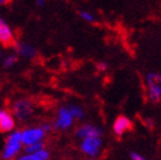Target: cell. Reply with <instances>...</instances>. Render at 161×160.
<instances>
[{
	"instance_id": "obj_23",
	"label": "cell",
	"mask_w": 161,
	"mask_h": 160,
	"mask_svg": "<svg viewBox=\"0 0 161 160\" xmlns=\"http://www.w3.org/2000/svg\"><path fill=\"white\" fill-rule=\"evenodd\" d=\"M89 160H99L98 158H94V159H89Z\"/></svg>"
},
{
	"instance_id": "obj_19",
	"label": "cell",
	"mask_w": 161,
	"mask_h": 160,
	"mask_svg": "<svg viewBox=\"0 0 161 160\" xmlns=\"http://www.w3.org/2000/svg\"><path fill=\"white\" fill-rule=\"evenodd\" d=\"M98 69L101 71H105L108 69V65H106V63H98Z\"/></svg>"
},
{
	"instance_id": "obj_16",
	"label": "cell",
	"mask_w": 161,
	"mask_h": 160,
	"mask_svg": "<svg viewBox=\"0 0 161 160\" xmlns=\"http://www.w3.org/2000/svg\"><path fill=\"white\" fill-rule=\"evenodd\" d=\"M80 17L82 20H85V21L87 22H94V20H95V17H94V15L92 14V13L89 12H86V10H81L80 12Z\"/></svg>"
},
{
	"instance_id": "obj_6",
	"label": "cell",
	"mask_w": 161,
	"mask_h": 160,
	"mask_svg": "<svg viewBox=\"0 0 161 160\" xmlns=\"http://www.w3.org/2000/svg\"><path fill=\"white\" fill-rule=\"evenodd\" d=\"M146 87L149 99L153 103H158L161 100V74L149 73L146 76Z\"/></svg>"
},
{
	"instance_id": "obj_10",
	"label": "cell",
	"mask_w": 161,
	"mask_h": 160,
	"mask_svg": "<svg viewBox=\"0 0 161 160\" xmlns=\"http://www.w3.org/2000/svg\"><path fill=\"white\" fill-rule=\"evenodd\" d=\"M131 128H133V123H131L129 118H127L126 116H119V117L114 120L113 126H112L113 133H114L118 137H121L125 133L129 132Z\"/></svg>"
},
{
	"instance_id": "obj_20",
	"label": "cell",
	"mask_w": 161,
	"mask_h": 160,
	"mask_svg": "<svg viewBox=\"0 0 161 160\" xmlns=\"http://www.w3.org/2000/svg\"><path fill=\"white\" fill-rule=\"evenodd\" d=\"M36 5L38 7H43L45 6V0H36Z\"/></svg>"
},
{
	"instance_id": "obj_7",
	"label": "cell",
	"mask_w": 161,
	"mask_h": 160,
	"mask_svg": "<svg viewBox=\"0 0 161 160\" xmlns=\"http://www.w3.org/2000/svg\"><path fill=\"white\" fill-rule=\"evenodd\" d=\"M102 128L93 123H82L75 129V136L79 140L88 139V137H102Z\"/></svg>"
},
{
	"instance_id": "obj_17",
	"label": "cell",
	"mask_w": 161,
	"mask_h": 160,
	"mask_svg": "<svg viewBox=\"0 0 161 160\" xmlns=\"http://www.w3.org/2000/svg\"><path fill=\"white\" fill-rule=\"evenodd\" d=\"M40 127L43 129V132L46 133L47 135L48 134H50V133L54 130V127H53V123H48V121H45V123H42L40 125Z\"/></svg>"
},
{
	"instance_id": "obj_21",
	"label": "cell",
	"mask_w": 161,
	"mask_h": 160,
	"mask_svg": "<svg viewBox=\"0 0 161 160\" xmlns=\"http://www.w3.org/2000/svg\"><path fill=\"white\" fill-rule=\"evenodd\" d=\"M145 121H146L145 123L150 127V128H152V126L154 125V123H153V120H152V119H145Z\"/></svg>"
},
{
	"instance_id": "obj_11",
	"label": "cell",
	"mask_w": 161,
	"mask_h": 160,
	"mask_svg": "<svg viewBox=\"0 0 161 160\" xmlns=\"http://www.w3.org/2000/svg\"><path fill=\"white\" fill-rule=\"evenodd\" d=\"M15 52L16 54H19V56L24 57V59L32 60L38 55L37 48L30 43L26 41H19L15 45Z\"/></svg>"
},
{
	"instance_id": "obj_24",
	"label": "cell",
	"mask_w": 161,
	"mask_h": 160,
	"mask_svg": "<svg viewBox=\"0 0 161 160\" xmlns=\"http://www.w3.org/2000/svg\"><path fill=\"white\" fill-rule=\"evenodd\" d=\"M0 57H1V52H0Z\"/></svg>"
},
{
	"instance_id": "obj_2",
	"label": "cell",
	"mask_w": 161,
	"mask_h": 160,
	"mask_svg": "<svg viewBox=\"0 0 161 160\" xmlns=\"http://www.w3.org/2000/svg\"><path fill=\"white\" fill-rule=\"evenodd\" d=\"M10 112L16 120L19 121H26L33 116L34 103L30 99H17L12 102Z\"/></svg>"
},
{
	"instance_id": "obj_1",
	"label": "cell",
	"mask_w": 161,
	"mask_h": 160,
	"mask_svg": "<svg viewBox=\"0 0 161 160\" xmlns=\"http://www.w3.org/2000/svg\"><path fill=\"white\" fill-rule=\"evenodd\" d=\"M23 143L21 140V132L13 130L7 135L5 140V144L0 153L1 160H14L23 152Z\"/></svg>"
},
{
	"instance_id": "obj_15",
	"label": "cell",
	"mask_w": 161,
	"mask_h": 160,
	"mask_svg": "<svg viewBox=\"0 0 161 160\" xmlns=\"http://www.w3.org/2000/svg\"><path fill=\"white\" fill-rule=\"evenodd\" d=\"M17 62V56L14 55V54H10V55H7L3 61V65L6 69H9L12 66L15 65V63Z\"/></svg>"
},
{
	"instance_id": "obj_5",
	"label": "cell",
	"mask_w": 161,
	"mask_h": 160,
	"mask_svg": "<svg viewBox=\"0 0 161 160\" xmlns=\"http://www.w3.org/2000/svg\"><path fill=\"white\" fill-rule=\"evenodd\" d=\"M73 123H75V118L72 117L68 105L59 106L57 112H56L55 120H54L53 123L54 129L64 132V130L70 129L73 126Z\"/></svg>"
},
{
	"instance_id": "obj_8",
	"label": "cell",
	"mask_w": 161,
	"mask_h": 160,
	"mask_svg": "<svg viewBox=\"0 0 161 160\" xmlns=\"http://www.w3.org/2000/svg\"><path fill=\"white\" fill-rule=\"evenodd\" d=\"M16 119L12 114V112L6 109H0V133L9 134L15 130Z\"/></svg>"
},
{
	"instance_id": "obj_3",
	"label": "cell",
	"mask_w": 161,
	"mask_h": 160,
	"mask_svg": "<svg viewBox=\"0 0 161 160\" xmlns=\"http://www.w3.org/2000/svg\"><path fill=\"white\" fill-rule=\"evenodd\" d=\"M79 150L88 159L98 158L103 150L102 137H88V139L80 140Z\"/></svg>"
},
{
	"instance_id": "obj_12",
	"label": "cell",
	"mask_w": 161,
	"mask_h": 160,
	"mask_svg": "<svg viewBox=\"0 0 161 160\" xmlns=\"http://www.w3.org/2000/svg\"><path fill=\"white\" fill-rule=\"evenodd\" d=\"M14 160H50V152L46 148L33 153H25L22 152L19 157Z\"/></svg>"
},
{
	"instance_id": "obj_4",
	"label": "cell",
	"mask_w": 161,
	"mask_h": 160,
	"mask_svg": "<svg viewBox=\"0 0 161 160\" xmlns=\"http://www.w3.org/2000/svg\"><path fill=\"white\" fill-rule=\"evenodd\" d=\"M19 132H21V140L22 143H23V146H29V145L36 144V143L45 142L47 136V134L43 132L40 125L25 127Z\"/></svg>"
},
{
	"instance_id": "obj_9",
	"label": "cell",
	"mask_w": 161,
	"mask_h": 160,
	"mask_svg": "<svg viewBox=\"0 0 161 160\" xmlns=\"http://www.w3.org/2000/svg\"><path fill=\"white\" fill-rule=\"evenodd\" d=\"M0 43L3 47H9L15 43V34L3 17H0Z\"/></svg>"
},
{
	"instance_id": "obj_14",
	"label": "cell",
	"mask_w": 161,
	"mask_h": 160,
	"mask_svg": "<svg viewBox=\"0 0 161 160\" xmlns=\"http://www.w3.org/2000/svg\"><path fill=\"white\" fill-rule=\"evenodd\" d=\"M46 148V144L45 142H40V143H36V144L29 145V146H24L23 149V152L25 153H33V152H37V151H40L42 149Z\"/></svg>"
},
{
	"instance_id": "obj_22",
	"label": "cell",
	"mask_w": 161,
	"mask_h": 160,
	"mask_svg": "<svg viewBox=\"0 0 161 160\" xmlns=\"http://www.w3.org/2000/svg\"><path fill=\"white\" fill-rule=\"evenodd\" d=\"M9 1H10V0H0V6H3V5L8 3Z\"/></svg>"
},
{
	"instance_id": "obj_13",
	"label": "cell",
	"mask_w": 161,
	"mask_h": 160,
	"mask_svg": "<svg viewBox=\"0 0 161 160\" xmlns=\"http://www.w3.org/2000/svg\"><path fill=\"white\" fill-rule=\"evenodd\" d=\"M69 110H70V112H71L72 117L75 118V120H81L85 118V110L82 106H80V105L78 104H69L68 105Z\"/></svg>"
},
{
	"instance_id": "obj_18",
	"label": "cell",
	"mask_w": 161,
	"mask_h": 160,
	"mask_svg": "<svg viewBox=\"0 0 161 160\" xmlns=\"http://www.w3.org/2000/svg\"><path fill=\"white\" fill-rule=\"evenodd\" d=\"M130 160H149L144 156L137 153V152H130Z\"/></svg>"
}]
</instances>
